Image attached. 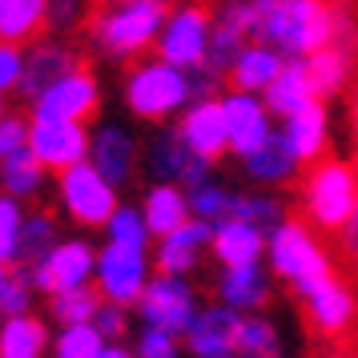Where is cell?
Segmentation results:
<instances>
[{
    "instance_id": "obj_1",
    "label": "cell",
    "mask_w": 358,
    "mask_h": 358,
    "mask_svg": "<svg viewBox=\"0 0 358 358\" xmlns=\"http://www.w3.org/2000/svg\"><path fill=\"white\" fill-rule=\"evenodd\" d=\"M334 4L330 0H258V36L282 57H310L330 45Z\"/></svg>"
},
{
    "instance_id": "obj_2",
    "label": "cell",
    "mask_w": 358,
    "mask_h": 358,
    "mask_svg": "<svg viewBox=\"0 0 358 358\" xmlns=\"http://www.w3.org/2000/svg\"><path fill=\"white\" fill-rule=\"evenodd\" d=\"M121 101L137 121H169L194 101V69H181L173 61H141L125 73Z\"/></svg>"
},
{
    "instance_id": "obj_3",
    "label": "cell",
    "mask_w": 358,
    "mask_h": 358,
    "mask_svg": "<svg viewBox=\"0 0 358 358\" xmlns=\"http://www.w3.org/2000/svg\"><path fill=\"white\" fill-rule=\"evenodd\" d=\"M162 24H165V0H109L93 17L89 36L105 57L129 61V57H141L145 49L157 45Z\"/></svg>"
},
{
    "instance_id": "obj_4",
    "label": "cell",
    "mask_w": 358,
    "mask_h": 358,
    "mask_svg": "<svg viewBox=\"0 0 358 358\" xmlns=\"http://www.w3.org/2000/svg\"><path fill=\"white\" fill-rule=\"evenodd\" d=\"M266 262H270V274L290 282V290L298 298L310 286H318L326 274H334L322 238L306 222H290V217H282L266 229Z\"/></svg>"
},
{
    "instance_id": "obj_5",
    "label": "cell",
    "mask_w": 358,
    "mask_h": 358,
    "mask_svg": "<svg viewBox=\"0 0 358 358\" xmlns=\"http://www.w3.org/2000/svg\"><path fill=\"white\" fill-rule=\"evenodd\" d=\"M302 210L306 222L322 234H342L358 213V165L342 157H322L302 178Z\"/></svg>"
},
{
    "instance_id": "obj_6",
    "label": "cell",
    "mask_w": 358,
    "mask_h": 358,
    "mask_svg": "<svg viewBox=\"0 0 358 358\" xmlns=\"http://www.w3.org/2000/svg\"><path fill=\"white\" fill-rule=\"evenodd\" d=\"M57 197H61V210L85 229L105 226L109 213L121 206V201H117V185L105 178L89 157L57 173Z\"/></svg>"
},
{
    "instance_id": "obj_7",
    "label": "cell",
    "mask_w": 358,
    "mask_h": 358,
    "mask_svg": "<svg viewBox=\"0 0 358 358\" xmlns=\"http://www.w3.org/2000/svg\"><path fill=\"white\" fill-rule=\"evenodd\" d=\"M133 310H137L141 322H153V326L173 330V334H185L189 322L197 318V310H201V298H197L189 274H162L157 270V274H149L145 290L133 302Z\"/></svg>"
},
{
    "instance_id": "obj_8",
    "label": "cell",
    "mask_w": 358,
    "mask_h": 358,
    "mask_svg": "<svg viewBox=\"0 0 358 358\" xmlns=\"http://www.w3.org/2000/svg\"><path fill=\"white\" fill-rule=\"evenodd\" d=\"M210 29H213L210 8L181 4L173 13H165V24L157 33L153 49H157L162 61H173L181 69H197V65H206V52H210Z\"/></svg>"
},
{
    "instance_id": "obj_9",
    "label": "cell",
    "mask_w": 358,
    "mask_h": 358,
    "mask_svg": "<svg viewBox=\"0 0 358 358\" xmlns=\"http://www.w3.org/2000/svg\"><path fill=\"white\" fill-rule=\"evenodd\" d=\"M149 274V250H129V245H113L105 242L97 250V270H93V286L101 290L105 302H117V306H133L141 290H145Z\"/></svg>"
},
{
    "instance_id": "obj_10",
    "label": "cell",
    "mask_w": 358,
    "mask_h": 358,
    "mask_svg": "<svg viewBox=\"0 0 358 358\" xmlns=\"http://www.w3.org/2000/svg\"><path fill=\"white\" fill-rule=\"evenodd\" d=\"M141 165L153 181H173L181 189H194L206 178H213V162H206L201 153L181 141L173 129L153 133L145 145H141Z\"/></svg>"
},
{
    "instance_id": "obj_11",
    "label": "cell",
    "mask_w": 358,
    "mask_h": 358,
    "mask_svg": "<svg viewBox=\"0 0 358 358\" xmlns=\"http://www.w3.org/2000/svg\"><path fill=\"white\" fill-rule=\"evenodd\" d=\"M302 310H306V322L314 334L342 342L358 322V294L338 274H326L318 286H310L302 294Z\"/></svg>"
},
{
    "instance_id": "obj_12",
    "label": "cell",
    "mask_w": 358,
    "mask_h": 358,
    "mask_svg": "<svg viewBox=\"0 0 358 358\" xmlns=\"http://www.w3.org/2000/svg\"><path fill=\"white\" fill-rule=\"evenodd\" d=\"M93 270H97V245H89L85 238H61L36 266H29V278H33V290L61 294L93 282Z\"/></svg>"
},
{
    "instance_id": "obj_13",
    "label": "cell",
    "mask_w": 358,
    "mask_h": 358,
    "mask_svg": "<svg viewBox=\"0 0 358 358\" xmlns=\"http://www.w3.org/2000/svg\"><path fill=\"white\" fill-rule=\"evenodd\" d=\"M101 109V81L89 69H69L65 77L33 97V117H57V121H89Z\"/></svg>"
},
{
    "instance_id": "obj_14",
    "label": "cell",
    "mask_w": 358,
    "mask_h": 358,
    "mask_svg": "<svg viewBox=\"0 0 358 358\" xmlns=\"http://www.w3.org/2000/svg\"><path fill=\"white\" fill-rule=\"evenodd\" d=\"M29 149H33V157L49 173H61V169L89 157V129H85V121L33 117V125H29Z\"/></svg>"
},
{
    "instance_id": "obj_15",
    "label": "cell",
    "mask_w": 358,
    "mask_h": 358,
    "mask_svg": "<svg viewBox=\"0 0 358 358\" xmlns=\"http://www.w3.org/2000/svg\"><path fill=\"white\" fill-rule=\"evenodd\" d=\"M258 36V0H226L213 13L210 29V52H206V69H213L217 77L234 65V57L242 52L245 41Z\"/></svg>"
},
{
    "instance_id": "obj_16",
    "label": "cell",
    "mask_w": 358,
    "mask_h": 358,
    "mask_svg": "<svg viewBox=\"0 0 358 358\" xmlns=\"http://www.w3.org/2000/svg\"><path fill=\"white\" fill-rule=\"evenodd\" d=\"M222 113H226V137H229V153H254L258 145H266L274 137V113L270 105L262 101V93H242L234 89L222 97Z\"/></svg>"
},
{
    "instance_id": "obj_17",
    "label": "cell",
    "mask_w": 358,
    "mask_h": 358,
    "mask_svg": "<svg viewBox=\"0 0 358 358\" xmlns=\"http://www.w3.org/2000/svg\"><path fill=\"white\" fill-rule=\"evenodd\" d=\"M185 145L201 153L206 162H217L222 153H229V137H226V113H222V97H194L185 109L178 113L173 125Z\"/></svg>"
},
{
    "instance_id": "obj_18",
    "label": "cell",
    "mask_w": 358,
    "mask_h": 358,
    "mask_svg": "<svg viewBox=\"0 0 358 358\" xmlns=\"http://www.w3.org/2000/svg\"><path fill=\"white\" fill-rule=\"evenodd\" d=\"M238 322H242V314L226 302L201 306L197 318L189 322V330L181 334L185 350L194 358H234L238 355Z\"/></svg>"
},
{
    "instance_id": "obj_19",
    "label": "cell",
    "mask_w": 358,
    "mask_h": 358,
    "mask_svg": "<svg viewBox=\"0 0 358 358\" xmlns=\"http://www.w3.org/2000/svg\"><path fill=\"white\" fill-rule=\"evenodd\" d=\"M89 162L97 165L117 189H125L137 173V165H141V145H137L129 125L113 121V125H101V129L89 133Z\"/></svg>"
},
{
    "instance_id": "obj_20",
    "label": "cell",
    "mask_w": 358,
    "mask_h": 358,
    "mask_svg": "<svg viewBox=\"0 0 358 358\" xmlns=\"http://www.w3.org/2000/svg\"><path fill=\"white\" fill-rule=\"evenodd\" d=\"M210 234L213 226L201 222V217H185L181 226H173L169 234L157 238V250H153V266L162 274H194L197 266L210 254Z\"/></svg>"
},
{
    "instance_id": "obj_21",
    "label": "cell",
    "mask_w": 358,
    "mask_h": 358,
    "mask_svg": "<svg viewBox=\"0 0 358 358\" xmlns=\"http://www.w3.org/2000/svg\"><path fill=\"white\" fill-rule=\"evenodd\" d=\"M278 137L290 145V153L302 165L318 162L326 153V141H330V117L322 109V97L294 109L290 117H278Z\"/></svg>"
},
{
    "instance_id": "obj_22",
    "label": "cell",
    "mask_w": 358,
    "mask_h": 358,
    "mask_svg": "<svg viewBox=\"0 0 358 358\" xmlns=\"http://www.w3.org/2000/svg\"><path fill=\"white\" fill-rule=\"evenodd\" d=\"M217 302L234 306L238 314L262 310L270 302V270L262 262H238V266H222L217 270Z\"/></svg>"
},
{
    "instance_id": "obj_23",
    "label": "cell",
    "mask_w": 358,
    "mask_h": 358,
    "mask_svg": "<svg viewBox=\"0 0 358 358\" xmlns=\"http://www.w3.org/2000/svg\"><path fill=\"white\" fill-rule=\"evenodd\" d=\"M69 69H77V52L61 45V41H29L24 49V69H20V93L24 97H36L45 93L57 77H65Z\"/></svg>"
},
{
    "instance_id": "obj_24",
    "label": "cell",
    "mask_w": 358,
    "mask_h": 358,
    "mask_svg": "<svg viewBox=\"0 0 358 358\" xmlns=\"http://www.w3.org/2000/svg\"><path fill=\"white\" fill-rule=\"evenodd\" d=\"M286 61H290V57H282L270 41L258 36V41H245L242 45V52L234 57V65L226 69V77H229V85L242 89V93H266Z\"/></svg>"
},
{
    "instance_id": "obj_25",
    "label": "cell",
    "mask_w": 358,
    "mask_h": 358,
    "mask_svg": "<svg viewBox=\"0 0 358 358\" xmlns=\"http://www.w3.org/2000/svg\"><path fill=\"white\" fill-rule=\"evenodd\" d=\"M210 254L222 266H238V262H262L266 258V229L245 222V217H226L217 222L210 234Z\"/></svg>"
},
{
    "instance_id": "obj_26",
    "label": "cell",
    "mask_w": 358,
    "mask_h": 358,
    "mask_svg": "<svg viewBox=\"0 0 358 358\" xmlns=\"http://www.w3.org/2000/svg\"><path fill=\"white\" fill-rule=\"evenodd\" d=\"M242 169H245V178L254 181V185H262V189H278V185H286V181L298 178V169H302V162L290 153V145L278 137L266 141V145H258L254 153H245L242 157Z\"/></svg>"
},
{
    "instance_id": "obj_27",
    "label": "cell",
    "mask_w": 358,
    "mask_h": 358,
    "mask_svg": "<svg viewBox=\"0 0 358 358\" xmlns=\"http://www.w3.org/2000/svg\"><path fill=\"white\" fill-rule=\"evenodd\" d=\"M141 213H145V222H149V234L162 238V234H169L173 226H181L185 217H194V213H189V189H181L173 181H153L145 189Z\"/></svg>"
},
{
    "instance_id": "obj_28",
    "label": "cell",
    "mask_w": 358,
    "mask_h": 358,
    "mask_svg": "<svg viewBox=\"0 0 358 358\" xmlns=\"http://www.w3.org/2000/svg\"><path fill=\"white\" fill-rule=\"evenodd\" d=\"M262 101L270 105V113L274 117H290L294 109H302V105H310V101H318L314 85H310L306 65H302L298 57H290V61L282 65V73L270 81V89L262 93Z\"/></svg>"
},
{
    "instance_id": "obj_29",
    "label": "cell",
    "mask_w": 358,
    "mask_h": 358,
    "mask_svg": "<svg viewBox=\"0 0 358 358\" xmlns=\"http://www.w3.org/2000/svg\"><path fill=\"white\" fill-rule=\"evenodd\" d=\"M302 65L310 73V85L318 97H338L342 89L350 85V73H355V52L338 49V45H322L310 57H302Z\"/></svg>"
},
{
    "instance_id": "obj_30",
    "label": "cell",
    "mask_w": 358,
    "mask_h": 358,
    "mask_svg": "<svg viewBox=\"0 0 358 358\" xmlns=\"http://www.w3.org/2000/svg\"><path fill=\"white\" fill-rule=\"evenodd\" d=\"M52 346L49 326L29 314H13L0 322V358H41Z\"/></svg>"
},
{
    "instance_id": "obj_31",
    "label": "cell",
    "mask_w": 358,
    "mask_h": 358,
    "mask_svg": "<svg viewBox=\"0 0 358 358\" xmlns=\"http://www.w3.org/2000/svg\"><path fill=\"white\" fill-rule=\"evenodd\" d=\"M49 29V0H0V41L29 45Z\"/></svg>"
},
{
    "instance_id": "obj_32",
    "label": "cell",
    "mask_w": 358,
    "mask_h": 358,
    "mask_svg": "<svg viewBox=\"0 0 358 358\" xmlns=\"http://www.w3.org/2000/svg\"><path fill=\"white\" fill-rule=\"evenodd\" d=\"M45 178H49V169L36 162L29 145L0 162V194L17 197V201H33V197H41Z\"/></svg>"
},
{
    "instance_id": "obj_33",
    "label": "cell",
    "mask_w": 358,
    "mask_h": 358,
    "mask_svg": "<svg viewBox=\"0 0 358 358\" xmlns=\"http://www.w3.org/2000/svg\"><path fill=\"white\" fill-rule=\"evenodd\" d=\"M61 242V234H57V222H52V213L45 210H33L20 217V238H17V266H36V262L49 254L52 245Z\"/></svg>"
},
{
    "instance_id": "obj_34",
    "label": "cell",
    "mask_w": 358,
    "mask_h": 358,
    "mask_svg": "<svg viewBox=\"0 0 358 358\" xmlns=\"http://www.w3.org/2000/svg\"><path fill=\"white\" fill-rule=\"evenodd\" d=\"M238 355L242 358H278L282 355V334L270 318H262L258 310L242 314L238 322Z\"/></svg>"
},
{
    "instance_id": "obj_35",
    "label": "cell",
    "mask_w": 358,
    "mask_h": 358,
    "mask_svg": "<svg viewBox=\"0 0 358 358\" xmlns=\"http://www.w3.org/2000/svg\"><path fill=\"white\" fill-rule=\"evenodd\" d=\"M101 290L93 282H85V286H73V290H61V294H49V318L57 326L65 322H89L93 314L101 310Z\"/></svg>"
},
{
    "instance_id": "obj_36",
    "label": "cell",
    "mask_w": 358,
    "mask_h": 358,
    "mask_svg": "<svg viewBox=\"0 0 358 358\" xmlns=\"http://www.w3.org/2000/svg\"><path fill=\"white\" fill-rule=\"evenodd\" d=\"M234 201H238V189H229L226 181H213V178H206L201 185L189 189V213L210 222V226L234 217Z\"/></svg>"
},
{
    "instance_id": "obj_37",
    "label": "cell",
    "mask_w": 358,
    "mask_h": 358,
    "mask_svg": "<svg viewBox=\"0 0 358 358\" xmlns=\"http://www.w3.org/2000/svg\"><path fill=\"white\" fill-rule=\"evenodd\" d=\"M105 350V334L97 330V322H65L52 338V355L57 358H101Z\"/></svg>"
},
{
    "instance_id": "obj_38",
    "label": "cell",
    "mask_w": 358,
    "mask_h": 358,
    "mask_svg": "<svg viewBox=\"0 0 358 358\" xmlns=\"http://www.w3.org/2000/svg\"><path fill=\"white\" fill-rule=\"evenodd\" d=\"M105 242L113 245H129V250H149V222L145 213H141V206H117L113 213H109V222H105Z\"/></svg>"
},
{
    "instance_id": "obj_39",
    "label": "cell",
    "mask_w": 358,
    "mask_h": 358,
    "mask_svg": "<svg viewBox=\"0 0 358 358\" xmlns=\"http://www.w3.org/2000/svg\"><path fill=\"white\" fill-rule=\"evenodd\" d=\"M234 217H245V222H254V226L270 229L274 222L286 217V206H282V197H274V194H238Z\"/></svg>"
},
{
    "instance_id": "obj_40",
    "label": "cell",
    "mask_w": 358,
    "mask_h": 358,
    "mask_svg": "<svg viewBox=\"0 0 358 358\" xmlns=\"http://www.w3.org/2000/svg\"><path fill=\"white\" fill-rule=\"evenodd\" d=\"M178 338L173 330H165V326H153V322H141V334L133 342V355L137 358H178Z\"/></svg>"
},
{
    "instance_id": "obj_41",
    "label": "cell",
    "mask_w": 358,
    "mask_h": 358,
    "mask_svg": "<svg viewBox=\"0 0 358 358\" xmlns=\"http://www.w3.org/2000/svg\"><path fill=\"white\" fill-rule=\"evenodd\" d=\"M20 217H24V210H20V201H17V197L0 194V258H4V262H13V258H17Z\"/></svg>"
},
{
    "instance_id": "obj_42",
    "label": "cell",
    "mask_w": 358,
    "mask_h": 358,
    "mask_svg": "<svg viewBox=\"0 0 358 358\" xmlns=\"http://www.w3.org/2000/svg\"><path fill=\"white\" fill-rule=\"evenodd\" d=\"M20 69H24V45L0 41V101L20 93Z\"/></svg>"
},
{
    "instance_id": "obj_43",
    "label": "cell",
    "mask_w": 358,
    "mask_h": 358,
    "mask_svg": "<svg viewBox=\"0 0 358 358\" xmlns=\"http://www.w3.org/2000/svg\"><path fill=\"white\" fill-rule=\"evenodd\" d=\"M33 310V278L13 274L8 286L0 290V318H13V314H29Z\"/></svg>"
},
{
    "instance_id": "obj_44",
    "label": "cell",
    "mask_w": 358,
    "mask_h": 358,
    "mask_svg": "<svg viewBox=\"0 0 358 358\" xmlns=\"http://www.w3.org/2000/svg\"><path fill=\"white\" fill-rule=\"evenodd\" d=\"M29 125L33 121L20 113H0V162L29 145Z\"/></svg>"
},
{
    "instance_id": "obj_45",
    "label": "cell",
    "mask_w": 358,
    "mask_h": 358,
    "mask_svg": "<svg viewBox=\"0 0 358 358\" xmlns=\"http://www.w3.org/2000/svg\"><path fill=\"white\" fill-rule=\"evenodd\" d=\"M93 322L97 330L109 338H125V330H129V306H117V302H101V310L93 314Z\"/></svg>"
},
{
    "instance_id": "obj_46",
    "label": "cell",
    "mask_w": 358,
    "mask_h": 358,
    "mask_svg": "<svg viewBox=\"0 0 358 358\" xmlns=\"http://www.w3.org/2000/svg\"><path fill=\"white\" fill-rule=\"evenodd\" d=\"M330 45L355 52L358 49V17L346 4H334V29H330Z\"/></svg>"
},
{
    "instance_id": "obj_47",
    "label": "cell",
    "mask_w": 358,
    "mask_h": 358,
    "mask_svg": "<svg viewBox=\"0 0 358 358\" xmlns=\"http://www.w3.org/2000/svg\"><path fill=\"white\" fill-rule=\"evenodd\" d=\"M85 20V4L81 0H49V29L69 33Z\"/></svg>"
},
{
    "instance_id": "obj_48",
    "label": "cell",
    "mask_w": 358,
    "mask_h": 358,
    "mask_svg": "<svg viewBox=\"0 0 358 358\" xmlns=\"http://www.w3.org/2000/svg\"><path fill=\"white\" fill-rule=\"evenodd\" d=\"M8 278H13V270H8V262L0 258V290H4V286H8Z\"/></svg>"
},
{
    "instance_id": "obj_49",
    "label": "cell",
    "mask_w": 358,
    "mask_h": 358,
    "mask_svg": "<svg viewBox=\"0 0 358 358\" xmlns=\"http://www.w3.org/2000/svg\"><path fill=\"white\" fill-rule=\"evenodd\" d=\"M355 129H358V89H355Z\"/></svg>"
},
{
    "instance_id": "obj_50",
    "label": "cell",
    "mask_w": 358,
    "mask_h": 358,
    "mask_svg": "<svg viewBox=\"0 0 358 358\" xmlns=\"http://www.w3.org/2000/svg\"><path fill=\"white\" fill-rule=\"evenodd\" d=\"M355 165H358V153H355Z\"/></svg>"
},
{
    "instance_id": "obj_51",
    "label": "cell",
    "mask_w": 358,
    "mask_h": 358,
    "mask_svg": "<svg viewBox=\"0 0 358 358\" xmlns=\"http://www.w3.org/2000/svg\"><path fill=\"white\" fill-rule=\"evenodd\" d=\"M0 113H4V109H0Z\"/></svg>"
}]
</instances>
